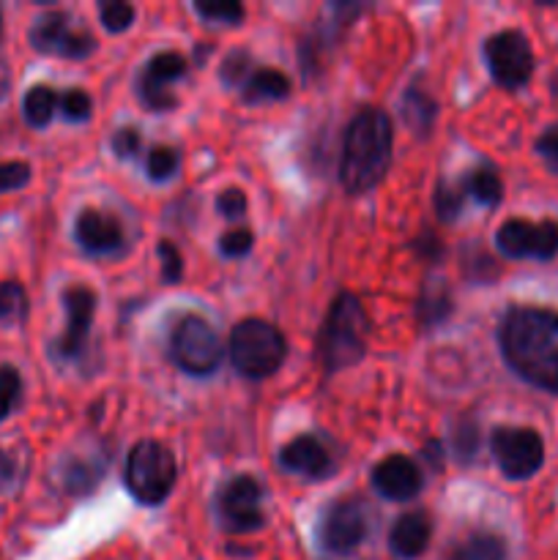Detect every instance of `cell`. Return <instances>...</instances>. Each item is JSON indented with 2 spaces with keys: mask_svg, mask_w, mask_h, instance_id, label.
<instances>
[{
  "mask_svg": "<svg viewBox=\"0 0 558 560\" xmlns=\"http://www.w3.org/2000/svg\"><path fill=\"white\" fill-rule=\"evenodd\" d=\"M501 350L523 381L558 394V312L514 306L501 323Z\"/></svg>",
  "mask_w": 558,
  "mask_h": 560,
  "instance_id": "obj_1",
  "label": "cell"
},
{
  "mask_svg": "<svg viewBox=\"0 0 558 560\" xmlns=\"http://www.w3.org/2000/svg\"><path fill=\"white\" fill-rule=\"evenodd\" d=\"M392 120L383 109H361L345 129L342 159H339V180L345 191L361 195L381 184L392 162Z\"/></svg>",
  "mask_w": 558,
  "mask_h": 560,
  "instance_id": "obj_2",
  "label": "cell"
},
{
  "mask_svg": "<svg viewBox=\"0 0 558 560\" xmlns=\"http://www.w3.org/2000/svg\"><path fill=\"white\" fill-rule=\"evenodd\" d=\"M321 359L326 372L356 364L367 353V312L356 295L342 293L328 310L321 328Z\"/></svg>",
  "mask_w": 558,
  "mask_h": 560,
  "instance_id": "obj_3",
  "label": "cell"
},
{
  "mask_svg": "<svg viewBox=\"0 0 558 560\" xmlns=\"http://www.w3.org/2000/svg\"><path fill=\"white\" fill-rule=\"evenodd\" d=\"M230 361L249 381L271 377L282 366L288 342L271 323L260 317H246L230 334Z\"/></svg>",
  "mask_w": 558,
  "mask_h": 560,
  "instance_id": "obj_4",
  "label": "cell"
},
{
  "mask_svg": "<svg viewBox=\"0 0 558 560\" xmlns=\"http://www.w3.org/2000/svg\"><path fill=\"white\" fill-rule=\"evenodd\" d=\"M175 457L167 446L159 441H137L126 457L124 481L126 490L131 492L142 506H159L175 487Z\"/></svg>",
  "mask_w": 558,
  "mask_h": 560,
  "instance_id": "obj_5",
  "label": "cell"
},
{
  "mask_svg": "<svg viewBox=\"0 0 558 560\" xmlns=\"http://www.w3.org/2000/svg\"><path fill=\"white\" fill-rule=\"evenodd\" d=\"M170 355L184 372L206 377L222 364L224 348L217 328L206 317L184 315L178 326L173 328V337H170Z\"/></svg>",
  "mask_w": 558,
  "mask_h": 560,
  "instance_id": "obj_6",
  "label": "cell"
},
{
  "mask_svg": "<svg viewBox=\"0 0 558 560\" xmlns=\"http://www.w3.org/2000/svg\"><path fill=\"white\" fill-rule=\"evenodd\" d=\"M27 42L36 52L58 55V58L69 60H85L88 55L96 52V38L85 27L82 31L71 27V16L60 9L38 16L27 33Z\"/></svg>",
  "mask_w": 558,
  "mask_h": 560,
  "instance_id": "obj_7",
  "label": "cell"
},
{
  "mask_svg": "<svg viewBox=\"0 0 558 560\" xmlns=\"http://www.w3.org/2000/svg\"><path fill=\"white\" fill-rule=\"evenodd\" d=\"M490 446L498 468L514 481L534 476L545 459V443H542L539 432L528 430V427H498L490 438Z\"/></svg>",
  "mask_w": 558,
  "mask_h": 560,
  "instance_id": "obj_8",
  "label": "cell"
},
{
  "mask_svg": "<svg viewBox=\"0 0 558 560\" xmlns=\"http://www.w3.org/2000/svg\"><path fill=\"white\" fill-rule=\"evenodd\" d=\"M217 514L224 530L233 534H249L263 528L266 514H263V485L255 476H235L219 490Z\"/></svg>",
  "mask_w": 558,
  "mask_h": 560,
  "instance_id": "obj_9",
  "label": "cell"
},
{
  "mask_svg": "<svg viewBox=\"0 0 558 560\" xmlns=\"http://www.w3.org/2000/svg\"><path fill=\"white\" fill-rule=\"evenodd\" d=\"M485 58L492 80L509 91L525 85L534 74V52L523 33L518 31H501L487 38Z\"/></svg>",
  "mask_w": 558,
  "mask_h": 560,
  "instance_id": "obj_10",
  "label": "cell"
},
{
  "mask_svg": "<svg viewBox=\"0 0 558 560\" xmlns=\"http://www.w3.org/2000/svg\"><path fill=\"white\" fill-rule=\"evenodd\" d=\"M367 536V514L353 498H339L321 514L317 541L328 556H350Z\"/></svg>",
  "mask_w": 558,
  "mask_h": 560,
  "instance_id": "obj_11",
  "label": "cell"
},
{
  "mask_svg": "<svg viewBox=\"0 0 558 560\" xmlns=\"http://www.w3.org/2000/svg\"><path fill=\"white\" fill-rule=\"evenodd\" d=\"M498 249L507 257L523 260H550L558 255V222H525V219H509L496 233Z\"/></svg>",
  "mask_w": 558,
  "mask_h": 560,
  "instance_id": "obj_12",
  "label": "cell"
},
{
  "mask_svg": "<svg viewBox=\"0 0 558 560\" xmlns=\"http://www.w3.org/2000/svg\"><path fill=\"white\" fill-rule=\"evenodd\" d=\"M66 310V331L55 342V353L60 359H77L85 353L88 334H91L93 315H96V293L85 284H71L60 293Z\"/></svg>",
  "mask_w": 558,
  "mask_h": 560,
  "instance_id": "obj_13",
  "label": "cell"
},
{
  "mask_svg": "<svg viewBox=\"0 0 558 560\" xmlns=\"http://www.w3.org/2000/svg\"><path fill=\"white\" fill-rule=\"evenodd\" d=\"M189 71V60L181 52H156L146 63L140 77V98L146 102L148 109L153 113H164V109L175 107L178 98L173 93V82H178L181 77H186Z\"/></svg>",
  "mask_w": 558,
  "mask_h": 560,
  "instance_id": "obj_14",
  "label": "cell"
},
{
  "mask_svg": "<svg viewBox=\"0 0 558 560\" xmlns=\"http://www.w3.org/2000/svg\"><path fill=\"white\" fill-rule=\"evenodd\" d=\"M421 470L405 454H392L372 468V487L388 501H410L421 492Z\"/></svg>",
  "mask_w": 558,
  "mask_h": 560,
  "instance_id": "obj_15",
  "label": "cell"
},
{
  "mask_svg": "<svg viewBox=\"0 0 558 560\" xmlns=\"http://www.w3.org/2000/svg\"><path fill=\"white\" fill-rule=\"evenodd\" d=\"M279 465L290 474L304 476V479H326L334 470V459L328 448L312 435H301L295 441L284 443L279 448Z\"/></svg>",
  "mask_w": 558,
  "mask_h": 560,
  "instance_id": "obj_16",
  "label": "cell"
},
{
  "mask_svg": "<svg viewBox=\"0 0 558 560\" xmlns=\"http://www.w3.org/2000/svg\"><path fill=\"white\" fill-rule=\"evenodd\" d=\"M74 235L82 249L91 252V255H113L124 246V228H120L118 219L96 211V208H85L77 217Z\"/></svg>",
  "mask_w": 558,
  "mask_h": 560,
  "instance_id": "obj_17",
  "label": "cell"
},
{
  "mask_svg": "<svg viewBox=\"0 0 558 560\" xmlns=\"http://www.w3.org/2000/svg\"><path fill=\"white\" fill-rule=\"evenodd\" d=\"M432 539V520L427 512H408L394 523L388 534V547L397 558H419Z\"/></svg>",
  "mask_w": 558,
  "mask_h": 560,
  "instance_id": "obj_18",
  "label": "cell"
},
{
  "mask_svg": "<svg viewBox=\"0 0 558 560\" xmlns=\"http://www.w3.org/2000/svg\"><path fill=\"white\" fill-rule=\"evenodd\" d=\"M244 91L246 104H266V102H279L290 93V80L277 69H255L249 74V80L241 85Z\"/></svg>",
  "mask_w": 558,
  "mask_h": 560,
  "instance_id": "obj_19",
  "label": "cell"
},
{
  "mask_svg": "<svg viewBox=\"0 0 558 560\" xmlns=\"http://www.w3.org/2000/svg\"><path fill=\"white\" fill-rule=\"evenodd\" d=\"M60 96L49 85H33L22 98V115L33 129H44L58 113Z\"/></svg>",
  "mask_w": 558,
  "mask_h": 560,
  "instance_id": "obj_20",
  "label": "cell"
},
{
  "mask_svg": "<svg viewBox=\"0 0 558 560\" xmlns=\"http://www.w3.org/2000/svg\"><path fill=\"white\" fill-rule=\"evenodd\" d=\"M463 191L468 197H474L476 202H481V206L492 208L501 202L503 186H501V178H498L496 170L487 167V164H481V167L470 170L468 178H465V184H463Z\"/></svg>",
  "mask_w": 558,
  "mask_h": 560,
  "instance_id": "obj_21",
  "label": "cell"
},
{
  "mask_svg": "<svg viewBox=\"0 0 558 560\" xmlns=\"http://www.w3.org/2000/svg\"><path fill=\"white\" fill-rule=\"evenodd\" d=\"M507 556V547L498 539L496 534H470L468 539L460 541L457 550L452 552V560H503Z\"/></svg>",
  "mask_w": 558,
  "mask_h": 560,
  "instance_id": "obj_22",
  "label": "cell"
},
{
  "mask_svg": "<svg viewBox=\"0 0 558 560\" xmlns=\"http://www.w3.org/2000/svg\"><path fill=\"white\" fill-rule=\"evenodd\" d=\"M27 293L20 282H0V323H25Z\"/></svg>",
  "mask_w": 558,
  "mask_h": 560,
  "instance_id": "obj_23",
  "label": "cell"
},
{
  "mask_svg": "<svg viewBox=\"0 0 558 560\" xmlns=\"http://www.w3.org/2000/svg\"><path fill=\"white\" fill-rule=\"evenodd\" d=\"M22 399V375L16 366L0 364V424L14 413Z\"/></svg>",
  "mask_w": 558,
  "mask_h": 560,
  "instance_id": "obj_24",
  "label": "cell"
},
{
  "mask_svg": "<svg viewBox=\"0 0 558 560\" xmlns=\"http://www.w3.org/2000/svg\"><path fill=\"white\" fill-rule=\"evenodd\" d=\"M432 118H435V102L425 93L408 91V96H405V120H408V126L425 131L432 124Z\"/></svg>",
  "mask_w": 558,
  "mask_h": 560,
  "instance_id": "obj_25",
  "label": "cell"
},
{
  "mask_svg": "<svg viewBox=\"0 0 558 560\" xmlns=\"http://www.w3.org/2000/svg\"><path fill=\"white\" fill-rule=\"evenodd\" d=\"M58 109L66 120H71V124H82V120L91 118L93 102L82 88H71V91L60 93Z\"/></svg>",
  "mask_w": 558,
  "mask_h": 560,
  "instance_id": "obj_26",
  "label": "cell"
},
{
  "mask_svg": "<svg viewBox=\"0 0 558 560\" xmlns=\"http://www.w3.org/2000/svg\"><path fill=\"white\" fill-rule=\"evenodd\" d=\"M146 170H148V175H151L153 180L173 178L175 170H178V151H175V148H170V145L151 148V153H148Z\"/></svg>",
  "mask_w": 558,
  "mask_h": 560,
  "instance_id": "obj_27",
  "label": "cell"
},
{
  "mask_svg": "<svg viewBox=\"0 0 558 560\" xmlns=\"http://www.w3.org/2000/svg\"><path fill=\"white\" fill-rule=\"evenodd\" d=\"M195 11L202 16V20L228 22V25H239V22L244 20V5L233 3V0H213V3H202V0H197Z\"/></svg>",
  "mask_w": 558,
  "mask_h": 560,
  "instance_id": "obj_28",
  "label": "cell"
},
{
  "mask_svg": "<svg viewBox=\"0 0 558 560\" xmlns=\"http://www.w3.org/2000/svg\"><path fill=\"white\" fill-rule=\"evenodd\" d=\"M98 14H102L104 31L124 33L135 20V5L124 3V0H107V3H102Z\"/></svg>",
  "mask_w": 558,
  "mask_h": 560,
  "instance_id": "obj_29",
  "label": "cell"
},
{
  "mask_svg": "<svg viewBox=\"0 0 558 560\" xmlns=\"http://www.w3.org/2000/svg\"><path fill=\"white\" fill-rule=\"evenodd\" d=\"M96 479H98V470H91L88 459H82V463H71L69 468L63 470V487L69 492H74V495H80V492H91L93 487H96Z\"/></svg>",
  "mask_w": 558,
  "mask_h": 560,
  "instance_id": "obj_30",
  "label": "cell"
},
{
  "mask_svg": "<svg viewBox=\"0 0 558 560\" xmlns=\"http://www.w3.org/2000/svg\"><path fill=\"white\" fill-rule=\"evenodd\" d=\"M252 66H255V63H252L249 52L239 49V52H230L228 58H224L219 74H222V80L228 82V85H244V82L249 80L252 71H255Z\"/></svg>",
  "mask_w": 558,
  "mask_h": 560,
  "instance_id": "obj_31",
  "label": "cell"
},
{
  "mask_svg": "<svg viewBox=\"0 0 558 560\" xmlns=\"http://www.w3.org/2000/svg\"><path fill=\"white\" fill-rule=\"evenodd\" d=\"M27 184H31V164L20 162V159L0 162V195L3 191H16Z\"/></svg>",
  "mask_w": 558,
  "mask_h": 560,
  "instance_id": "obj_32",
  "label": "cell"
},
{
  "mask_svg": "<svg viewBox=\"0 0 558 560\" xmlns=\"http://www.w3.org/2000/svg\"><path fill=\"white\" fill-rule=\"evenodd\" d=\"M463 197H465L463 189H454V186L438 184V189H435L438 217H441L443 222H452V219H457V213L463 211Z\"/></svg>",
  "mask_w": 558,
  "mask_h": 560,
  "instance_id": "obj_33",
  "label": "cell"
},
{
  "mask_svg": "<svg viewBox=\"0 0 558 560\" xmlns=\"http://www.w3.org/2000/svg\"><path fill=\"white\" fill-rule=\"evenodd\" d=\"M252 244H255V235H252V230L235 228V230H228V233L222 235V241H219V249H222L224 257H244L246 252L252 249Z\"/></svg>",
  "mask_w": 558,
  "mask_h": 560,
  "instance_id": "obj_34",
  "label": "cell"
},
{
  "mask_svg": "<svg viewBox=\"0 0 558 560\" xmlns=\"http://www.w3.org/2000/svg\"><path fill=\"white\" fill-rule=\"evenodd\" d=\"M22 479V459L0 448V492H11Z\"/></svg>",
  "mask_w": 558,
  "mask_h": 560,
  "instance_id": "obj_35",
  "label": "cell"
},
{
  "mask_svg": "<svg viewBox=\"0 0 558 560\" xmlns=\"http://www.w3.org/2000/svg\"><path fill=\"white\" fill-rule=\"evenodd\" d=\"M159 257H162V279L167 284H175L184 273V260H181V252L175 249L170 241H162L159 244Z\"/></svg>",
  "mask_w": 558,
  "mask_h": 560,
  "instance_id": "obj_36",
  "label": "cell"
},
{
  "mask_svg": "<svg viewBox=\"0 0 558 560\" xmlns=\"http://www.w3.org/2000/svg\"><path fill=\"white\" fill-rule=\"evenodd\" d=\"M476 448H479V427L470 424V421H463V424L454 430V452L463 457V463H468V457Z\"/></svg>",
  "mask_w": 558,
  "mask_h": 560,
  "instance_id": "obj_37",
  "label": "cell"
},
{
  "mask_svg": "<svg viewBox=\"0 0 558 560\" xmlns=\"http://www.w3.org/2000/svg\"><path fill=\"white\" fill-rule=\"evenodd\" d=\"M113 151L118 159H131L140 151V131L135 126H124V129L115 131L113 137Z\"/></svg>",
  "mask_w": 558,
  "mask_h": 560,
  "instance_id": "obj_38",
  "label": "cell"
},
{
  "mask_svg": "<svg viewBox=\"0 0 558 560\" xmlns=\"http://www.w3.org/2000/svg\"><path fill=\"white\" fill-rule=\"evenodd\" d=\"M217 208L222 217L241 219L246 213V195L241 189H224L222 195H219Z\"/></svg>",
  "mask_w": 558,
  "mask_h": 560,
  "instance_id": "obj_39",
  "label": "cell"
},
{
  "mask_svg": "<svg viewBox=\"0 0 558 560\" xmlns=\"http://www.w3.org/2000/svg\"><path fill=\"white\" fill-rule=\"evenodd\" d=\"M536 151H539V156L545 159L547 167L556 170L558 173V126H550V129L539 137V142H536Z\"/></svg>",
  "mask_w": 558,
  "mask_h": 560,
  "instance_id": "obj_40",
  "label": "cell"
},
{
  "mask_svg": "<svg viewBox=\"0 0 558 560\" xmlns=\"http://www.w3.org/2000/svg\"><path fill=\"white\" fill-rule=\"evenodd\" d=\"M449 312H452V301H449L446 295H441V299H435V295H432V299L421 301V315L427 317V323L443 320Z\"/></svg>",
  "mask_w": 558,
  "mask_h": 560,
  "instance_id": "obj_41",
  "label": "cell"
},
{
  "mask_svg": "<svg viewBox=\"0 0 558 560\" xmlns=\"http://www.w3.org/2000/svg\"><path fill=\"white\" fill-rule=\"evenodd\" d=\"M9 91H11V69H9V63L0 58V102L9 96Z\"/></svg>",
  "mask_w": 558,
  "mask_h": 560,
  "instance_id": "obj_42",
  "label": "cell"
},
{
  "mask_svg": "<svg viewBox=\"0 0 558 560\" xmlns=\"http://www.w3.org/2000/svg\"><path fill=\"white\" fill-rule=\"evenodd\" d=\"M0 38H3V9H0Z\"/></svg>",
  "mask_w": 558,
  "mask_h": 560,
  "instance_id": "obj_43",
  "label": "cell"
},
{
  "mask_svg": "<svg viewBox=\"0 0 558 560\" xmlns=\"http://www.w3.org/2000/svg\"><path fill=\"white\" fill-rule=\"evenodd\" d=\"M553 88H556V93H558V77H556V82H553Z\"/></svg>",
  "mask_w": 558,
  "mask_h": 560,
  "instance_id": "obj_44",
  "label": "cell"
}]
</instances>
